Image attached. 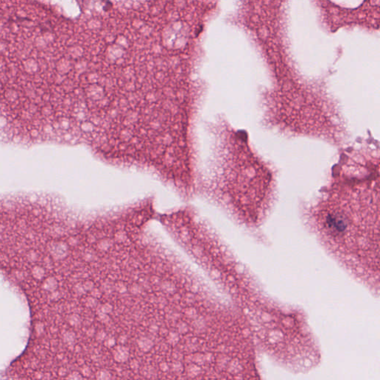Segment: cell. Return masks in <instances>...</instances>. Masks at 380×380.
Masks as SVG:
<instances>
[{
    "instance_id": "cell-1",
    "label": "cell",
    "mask_w": 380,
    "mask_h": 380,
    "mask_svg": "<svg viewBox=\"0 0 380 380\" xmlns=\"http://www.w3.org/2000/svg\"><path fill=\"white\" fill-rule=\"evenodd\" d=\"M128 356L127 350L124 348H121L118 350L115 354V359L119 362L127 360Z\"/></svg>"
},
{
    "instance_id": "cell-2",
    "label": "cell",
    "mask_w": 380,
    "mask_h": 380,
    "mask_svg": "<svg viewBox=\"0 0 380 380\" xmlns=\"http://www.w3.org/2000/svg\"><path fill=\"white\" fill-rule=\"evenodd\" d=\"M140 348L143 350L150 349L152 346V342L148 338H143L139 342Z\"/></svg>"
},
{
    "instance_id": "cell-3",
    "label": "cell",
    "mask_w": 380,
    "mask_h": 380,
    "mask_svg": "<svg viewBox=\"0 0 380 380\" xmlns=\"http://www.w3.org/2000/svg\"><path fill=\"white\" fill-rule=\"evenodd\" d=\"M163 288H165V289L167 290V291L170 292H172V291H173V290L175 289L174 286H173V285H171V284L169 283V282H166V283H165V286H164Z\"/></svg>"
}]
</instances>
